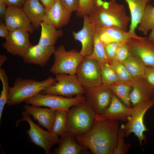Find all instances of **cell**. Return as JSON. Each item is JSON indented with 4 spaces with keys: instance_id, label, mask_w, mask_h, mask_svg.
Returning <instances> with one entry per match:
<instances>
[{
    "instance_id": "obj_4",
    "label": "cell",
    "mask_w": 154,
    "mask_h": 154,
    "mask_svg": "<svg viewBox=\"0 0 154 154\" xmlns=\"http://www.w3.org/2000/svg\"><path fill=\"white\" fill-rule=\"evenodd\" d=\"M104 118L96 114L86 101L71 107L68 112V131L75 137L82 135L89 131L97 120Z\"/></svg>"
},
{
    "instance_id": "obj_41",
    "label": "cell",
    "mask_w": 154,
    "mask_h": 154,
    "mask_svg": "<svg viewBox=\"0 0 154 154\" xmlns=\"http://www.w3.org/2000/svg\"><path fill=\"white\" fill-rule=\"evenodd\" d=\"M2 19H1L0 21V37L6 39L8 36L10 31Z\"/></svg>"
},
{
    "instance_id": "obj_35",
    "label": "cell",
    "mask_w": 154,
    "mask_h": 154,
    "mask_svg": "<svg viewBox=\"0 0 154 154\" xmlns=\"http://www.w3.org/2000/svg\"><path fill=\"white\" fill-rule=\"evenodd\" d=\"M124 137L122 130L120 127L118 131L117 145L113 154H126L128 152L131 145L129 143H125Z\"/></svg>"
},
{
    "instance_id": "obj_7",
    "label": "cell",
    "mask_w": 154,
    "mask_h": 154,
    "mask_svg": "<svg viewBox=\"0 0 154 154\" xmlns=\"http://www.w3.org/2000/svg\"><path fill=\"white\" fill-rule=\"evenodd\" d=\"M53 54L54 60L50 72L55 74L75 75L78 66L84 58L75 49L66 51L63 45L56 48Z\"/></svg>"
},
{
    "instance_id": "obj_10",
    "label": "cell",
    "mask_w": 154,
    "mask_h": 154,
    "mask_svg": "<svg viewBox=\"0 0 154 154\" xmlns=\"http://www.w3.org/2000/svg\"><path fill=\"white\" fill-rule=\"evenodd\" d=\"M76 75L85 90L102 84L100 64L94 59L84 57L78 68Z\"/></svg>"
},
{
    "instance_id": "obj_32",
    "label": "cell",
    "mask_w": 154,
    "mask_h": 154,
    "mask_svg": "<svg viewBox=\"0 0 154 154\" xmlns=\"http://www.w3.org/2000/svg\"><path fill=\"white\" fill-rule=\"evenodd\" d=\"M0 78L2 84V89L0 95V121L3 109L7 103L10 87L9 85V78L4 69L0 68Z\"/></svg>"
},
{
    "instance_id": "obj_40",
    "label": "cell",
    "mask_w": 154,
    "mask_h": 154,
    "mask_svg": "<svg viewBox=\"0 0 154 154\" xmlns=\"http://www.w3.org/2000/svg\"><path fill=\"white\" fill-rule=\"evenodd\" d=\"M2 1L7 7L14 5L22 8L26 0H0Z\"/></svg>"
},
{
    "instance_id": "obj_46",
    "label": "cell",
    "mask_w": 154,
    "mask_h": 154,
    "mask_svg": "<svg viewBox=\"0 0 154 154\" xmlns=\"http://www.w3.org/2000/svg\"><path fill=\"white\" fill-rule=\"evenodd\" d=\"M151 67H152V68L154 69V66H151Z\"/></svg>"
},
{
    "instance_id": "obj_21",
    "label": "cell",
    "mask_w": 154,
    "mask_h": 154,
    "mask_svg": "<svg viewBox=\"0 0 154 154\" xmlns=\"http://www.w3.org/2000/svg\"><path fill=\"white\" fill-rule=\"evenodd\" d=\"M58 143V147L54 149L55 154H81L88 153V149L78 143L76 140L75 136L68 131L60 136Z\"/></svg>"
},
{
    "instance_id": "obj_3",
    "label": "cell",
    "mask_w": 154,
    "mask_h": 154,
    "mask_svg": "<svg viewBox=\"0 0 154 154\" xmlns=\"http://www.w3.org/2000/svg\"><path fill=\"white\" fill-rule=\"evenodd\" d=\"M56 82L53 77L38 81L33 79L19 77L10 87L7 102V106L19 104L40 93Z\"/></svg>"
},
{
    "instance_id": "obj_27",
    "label": "cell",
    "mask_w": 154,
    "mask_h": 154,
    "mask_svg": "<svg viewBox=\"0 0 154 154\" xmlns=\"http://www.w3.org/2000/svg\"><path fill=\"white\" fill-rule=\"evenodd\" d=\"M123 64L133 78H144L146 66L137 56L131 54Z\"/></svg>"
},
{
    "instance_id": "obj_45",
    "label": "cell",
    "mask_w": 154,
    "mask_h": 154,
    "mask_svg": "<svg viewBox=\"0 0 154 154\" xmlns=\"http://www.w3.org/2000/svg\"><path fill=\"white\" fill-rule=\"evenodd\" d=\"M7 58V56L1 54L0 55V67H2L4 63L6 61Z\"/></svg>"
},
{
    "instance_id": "obj_17",
    "label": "cell",
    "mask_w": 154,
    "mask_h": 154,
    "mask_svg": "<svg viewBox=\"0 0 154 154\" xmlns=\"http://www.w3.org/2000/svg\"><path fill=\"white\" fill-rule=\"evenodd\" d=\"M72 13L60 0H56L53 5L46 11L42 21L52 25L56 29H60L68 23Z\"/></svg>"
},
{
    "instance_id": "obj_25",
    "label": "cell",
    "mask_w": 154,
    "mask_h": 154,
    "mask_svg": "<svg viewBox=\"0 0 154 154\" xmlns=\"http://www.w3.org/2000/svg\"><path fill=\"white\" fill-rule=\"evenodd\" d=\"M40 36L38 43L45 46H54L58 38L63 35V31L52 25L42 22Z\"/></svg>"
},
{
    "instance_id": "obj_8",
    "label": "cell",
    "mask_w": 154,
    "mask_h": 154,
    "mask_svg": "<svg viewBox=\"0 0 154 154\" xmlns=\"http://www.w3.org/2000/svg\"><path fill=\"white\" fill-rule=\"evenodd\" d=\"M55 75L56 82L40 94H55L68 98L85 94L86 90L76 74L59 73Z\"/></svg>"
},
{
    "instance_id": "obj_2",
    "label": "cell",
    "mask_w": 154,
    "mask_h": 154,
    "mask_svg": "<svg viewBox=\"0 0 154 154\" xmlns=\"http://www.w3.org/2000/svg\"><path fill=\"white\" fill-rule=\"evenodd\" d=\"M88 17L95 25L101 27H114L127 31L131 18L127 14L124 6L116 0L104 1L101 6H96Z\"/></svg>"
},
{
    "instance_id": "obj_5",
    "label": "cell",
    "mask_w": 154,
    "mask_h": 154,
    "mask_svg": "<svg viewBox=\"0 0 154 154\" xmlns=\"http://www.w3.org/2000/svg\"><path fill=\"white\" fill-rule=\"evenodd\" d=\"M86 101L83 94L74 97L68 98L60 95L38 94L26 100V104L36 106H44L49 107L51 110L68 111L72 106L82 104Z\"/></svg>"
},
{
    "instance_id": "obj_13",
    "label": "cell",
    "mask_w": 154,
    "mask_h": 154,
    "mask_svg": "<svg viewBox=\"0 0 154 154\" xmlns=\"http://www.w3.org/2000/svg\"><path fill=\"white\" fill-rule=\"evenodd\" d=\"M128 43L132 55L138 58L146 66H154V44L147 38L132 37Z\"/></svg>"
},
{
    "instance_id": "obj_44",
    "label": "cell",
    "mask_w": 154,
    "mask_h": 154,
    "mask_svg": "<svg viewBox=\"0 0 154 154\" xmlns=\"http://www.w3.org/2000/svg\"><path fill=\"white\" fill-rule=\"evenodd\" d=\"M150 31L151 32L147 38L151 42L154 44V27Z\"/></svg>"
},
{
    "instance_id": "obj_1",
    "label": "cell",
    "mask_w": 154,
    "mask_h": 154,
    "mask_svg": "<svg viewBox=\"0 0 154 154\" xmlns=\"http://www.w3.org/2000/svg\"><path fill=\"white\" fill-rule=\"evenodd\" d=\"M118 121L103 118L97 120L85 134L75 137L76 141L94 154H113L116 147Z\"/></svg>"
},
{
    "instance_id": "obj_30",
    "label": "cell",
    "mask_w": 154,
    "mask_h": 154,
    "mask_svg": "<svg viewBox=\"0 0 154 154\" xmlns=\"http://www.w3.org/2000/svg\"><path fill=\"white\" fill-rule=\"evenodd\" d=\"M68 111L57 110L55 112L52 131L58 136H61L68 131L67 126Z\"/></svg>"
},
{
    "instance_id": "obj_39",
    "label": "cell",
    "mask_w": 154,
    "mask_h": 154,
    "mask_svg": "<svg viewBox=\"0 0 154 154\" xmlns=\"http://www.w3.org/2000/svg\"><path fill=\"white\" fill-rule=\"evenodd\" d=\"M63 5L70 11H76L78 9V0H60Z\"/></svg>"
},
{
    "instance_id": "obj_16",
    "label": "cell",
    "mask_w": 154,
    "mask_h": 154,
    "mask_svg": "<svg viewBox=\"0 0 154 154\" xmlns=\"http://www.w3.org/2000/svg\"><path fill=\"white\" fill-rule=\"evenodd\" d=\"M56 49L54 46H45L38 43L31 44L26 51L23 58L24 62L30 64H37L44 67Z\"/></svg>"
},
{
    "instance_id": "obj_36",
    "label": "cell",
    "mask_w": 154,
    "mask_h": 154,
    "mask_svg": "<svg viewBox=\"0 0 154 154\" xmlns=\"http://www.w3.org/2000/svg\"><path fill=\"white\" fill-rule=\"evenodd\" d=\"M131 54L128 42H122L117 49L114 59L123 63Z\"/></svg>"
},
{
    "instance_id": "obj_42",
    "label": "cell",
    "mask_w": 154,
    "mask_h": 154,
    "mask_svg": "<svg viewBox=\"0 0 154 154\" xmlns=\"http://www.w3.org/2000/svg\"><path fill=\"white\" fill-rule=\"evenodd\" d=\"M45 8L46 11L54 4L56 0H39Z\"/></svg>"
},
{
    "instance_id": "obj_31",
    "label": "cell",
    "mask_w": 154,
    "mask_h": 154,
    "mask_svg": "<svg viewBox=\"0 0 154 154\" xmlns=\"http://www.w3.org/2000/svg\"><path fill=\"white\" fill-rule=\"evenodd\" d=\"M100 64L102 84L108 86L120 82L110 63Z\"/></svg>"
},
{
    "instance_id": "obj_22",
    "label": "cell",
    "mask_w": 154,
    "mask_h": 154,
    "mask_svg": "<svg viewBox=\"0 0 154 154\" xmlns=\"http://www.w3.org/2000/svg\"><path fill=\"white\" fill-rule=\"evenodd\" d=\"M23 108L25 111L33 116L34 120L37 121L39 125L52 131L56 111L50 108L31 106L28 104L24 105Z\"/></svg>"
},
{
    "instance_id": "obj_14",
    "label": "cell",
    "mask_w": 154,
    "mask_h": 154,
    "mask_svg": "<svg viewBox=\"0 0 154 154\" xmlns=\"http://www.w3.org/2000/svg\"><path fill=\"white\" fill-rule=\"evenodd\" d=\"M2 19L10 31L20 29L32 33L34 31L32 25L22 9L17 6H7Z\"/></svg>"
},
{
    "instance_id": "obj_18",
    "label": "cell",
    "mask_w": 154,
    "mask_h": 154,
    "mask_svg": "<svg viewBox=\"0 0 154 154\" xmlns=\"http://www.w3.org/2000/svg\"><path fill=\"white\" fill-rule=\"evenodd\" d=\"M131 86L130 98L133 106L154 99V91L144 78H133Z\"/></svg>"
},
{
    "instance_id": "obj_28",
    "label": "cell",
    "mask_w": 154,
    "mask_h": 154,
    "mask_svg": "<svg viewBox=\"0 0 154 154\" xmlns=\"http://www.w3.org/2000/svg\"><path fill=\"white\" fill-rule=\"evenodd\" d=\"M154 27V6L149 3L145 7L137 29L144 35H147Z\"/></svg>"
},
{
    "instance_id": "obj_15",
    "label": "cell",
    "mask_w": 154,
    "mask_h": 154,
    "mask_svg": "<svg viewBox=\"0 0 154 154\" xmlns=\"http://www.w3.org/2000/svg\"><path fill=\"white\" fill-rule=\"evenodd\" d=\"M83 23L82 28L79 31H73L74 39L81 43L82 48L80 54L84 57L90 55L92 53L94 45V35L92 23L88 15L83 17Z\"/></svg>"
},
{
    "instance_id": "obj_37",
    "label": "cell",
    "mask_w": 154,
    "mask_h": 154,
    "mask_svg": "<svg viewBox=\"0 0 154 154\" xmlns=\"http://www.w3.org/2000/svg\"><path fill=\"white\" fill-rule=\"evenodd\" d=\"M121 42H114L104 45V48L106 54L111 60L114 59L117 49Z\"/></svg>"
},
{
    "instance_id": "obj_9",
    "label": "cell",
    "mask_w": 154,
    "mask_h": 154,
    "mask_svg": "<svg viewBox=\"0 0 154 154\" xmlns=\"http://www.w3.org/2000/svg\"><path fill=\"white\" fill-rule=\"evenodd\" d=\"M154 105V99L137 104L133 108L131 117L125 124L121 125L124 137H127L133 133L137 138L140 145L142 146L145 140L144 133L148 130L144 123V117L147 111Z\"/></svg>"
},
{
    "instance_id": "obj_11",
    "label": "cell",
    "mask_w": 154,
    "mask_h": 154,
    "mask_svg": "<svg viewBox=\"0 0 154 154\" xmlns=\"http://www.w3.org/2000/svg\"><path fill=\"white\" fill-rule=\"evenodd\" d=\"M86 101L97 115L102 116L111 102L113 93L108 87L100 86L86 90Z\"/></svg>"
},
{
    "instance_id": "obj_12",
    "label": "cell",
    "mask_w": 154,
    "mask_h": 154,
    "mask_svg": "<svg viewBox=\"0 0 154 154\" xmlns=\"http://www.w3.org/2000/svg\"><path fill=\"white\" fill-rule=\"evenodd\" d=\"M29 33L20 29L10 31L5 41L2 44L3 47L12 55L23 58L31 44L29 41Z\"/></svg>"
},
{
    "instance_id": "obj_23",
    "label": "cell",
    "mask_w": 154,
    "mask_h": 154,
    "mask_svg": "<svg viewBox=\"0 0 154 154\" xmlns=\"http://www.w3.org/2000/svg\"><path fill=\"white\" fill-rule=\"evenodd\" d=\"M127 3L129 9L131 21L129 29L127 32L131 37L137 35L135 30L141 20L147 5L151 0H125Z\"/></svg>"
},
{
    "instance_id": "obj_19",
    "label": "cell",
    "mask_w": 154,
    "mask_h": 154,
    "mask_svg": "<svg viewBox=\"0 0 154 154\" xmlns=\"http://www.w3.org/2000/svg\"><path fill=\"white\" fill-rule=\"evenodd\" d=\"M133 110V107L125 105L113 94L110 104L102 116L107 119L127 122Z\"/></svg>"
},
{
    "instance_id": "obj_20",
    "label": "cell",
    "mask_w": 154,
    "mask_h": 154,
    "mask_svg": "<svg viewBox=\"0 0 154 154\" xmlns=\"http://www.w3.org/2000/svg\"><path fill=\"white\" fill-rule=\"evenodd\" d=\"M92 24L93 31L104 45L114 42H128L132 38L128 35L127 31L118 28L101 27L95 25L92 23Z\"/></svg>"
},
{
    "instance_id": "obj_26",
    "label": "cell",
    "mask_w": 154,
    "mask_h": 154,
    "mask_svg": "<svg viewBox=\"0 0 154 154\" xmlns=\"http://www.w3.org/2000/svg\"><path fill=\"white\" fill-rule=\"evenodd\" d=\"M112 92L123 104L129 108L132 104L130 98V94L132 90L131 82H119L108 86Z\"/></svg>"
},
{
    "instance_id": "obj_24",
    "label": "cell",
    "mask_w": 154,
    "mask_h": 154,
    "mask_svg": "<svg viewBox=\"0 0 154 154\" xmlns=\"http://www.w3.org/2000/svg\"><path fill=\"white\" fill-rule=\"evenodd\" d=\"M22 9L35 29L40 27L46 10L39 0H26Z\"/></svg>"
},
{
    "instance_id": "obj_38",
    "label": "cell",
    "mask_w": 154,
    "mask_h": 154,
    "mask_svg": "<svg viewBox=\"0 0 154 154\" xmlns=\"http://www.w3.org/2000/svg\"><path fill=\"white\" fill-rule=\"evenodd\" d=\"M144 78L154 91V69L152 67L146 66Z\"/></svg>"
},
{
    "instance_id": "obj_33",
    "label": "cell",
    "mask_w": 154,
    "mask_h": 154,
    "mask_svg": "<svg viewBox=\"0 0 154 154\" xmlns=\"http://www.w3.org/2000/svg\"><path fill=\"white\" fill-rule=\"evenodd\" d=\"M110 64L120 82L127 83L132 82L133 78L122 63L114 59L111 60Z\"/></svg>"
},
{
    "instance_id": "obj_29",
    "label": "cell",
    "mask_w": 154,
    "mask_h": 154,
    "mask_svg": "<svg viewBox=\"0 0 154 154\" xmlns=\"http://www.w3.org/2000/svg\"><path fill=\"white\" fill-rule=\"evenodd\" d=\"M93 33L94 45L93 51L90 55L86 57L96 60L100 64L110 63L111 60L106 54L104 44L94 31Z\"/></svg>"
},
{
    "instance_id": "obj_34",
    "label": "cell",
    "mask_w": 154,
    "mask_h": 154,
    "mask_svg": "<svg viewBox=\"0 0 154 154\" xmlns=\"http://www.w3.org/2000/svg\"><path fill=\"white\" fill-rule=\"evenodd\" d=\"M95 4L96 0H78L76 15L79 17H83L85 15H88L94 10Z\"/></svg>"
},
{
    "instance_id": "obj_6",
    "label": "cell",
    "mask_w": 154,
    "mask_h": 154,
    "mask_svg": "<svg viewBox=\"0 0 154 154\" xmlns=\"http://www.w3.org/2000/svg\"><path fill=\"white\" fill-rule=\"evenodd\" d=\"M22 117L16 121V127L23 121L27 122L29 129L26 131L28 140L33 144L43 149L46 154H50V150L56 144H58L59 138L52 131L44 130L35 123L30 115L25 110L22 112Z\"/></svg>"
},
{
    "instance_id": "obj_47",
    "label": "cell",
    "mask_w": 154,
    "mask_h": 154,
    "mask_svg": "<svg viewBox=\"0 0 154 154\" xmlns=\"http://www.w3.org/2000/svg\"><path fill=\"white\" fill-rule=\"evenodd\" d=\"M98 0H96V2Z\"/></svg>"
},
{
    "instance_id": "obj_43",
    "label": "cell",
    "mask_w": 154,
    "mask_h": 154,
    "mask_svg": "<svg viewBox=\"0 0 154 154\" xmlns=\"http://www.w3.org/2000/svg\"><path fill=\"white\" fill-rule=\"evenodd\" d=\"M7 7L4 2L0 0V18L3 19L5 15L7 9Z\"/></svg>"
}]
</instances>
